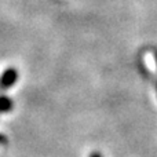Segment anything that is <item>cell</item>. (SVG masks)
<instances>
[{
  "instance_id": "cell-1",
  "label": "cell",
  "mask_w": 157,
  "mask_h": 157,
  "mask_svg": "<svg viewBox=\"0 0 157 157\" xmlns=\"http://www.w3.org/2000/svg\"><path fill=\"white\" fill-rule=\"evenodd\" d=\"M18 78V72L14 68H7L0 76V90H7L14 86Z\"/></svg>"
},
{
  "instance_id": "cell-2",
  "label": "cell",
  "mask_w": 157,
  "mask_h": 157,
  "mask_svg": "<svg viewBox=\"0 0 157 157\" xmlns=\"http://www.w3.org/2000/svg\"><path fill=\"white\" fill-rule=\"evenodd\" d=\"M11 108H13V101H11L8 97L2 95V97H0V113H4V112L11 110Z\"/></svg>"
},
{
  "instance_id": "cell-3",
  "label": "cell",
  "mask_w": 157,
  "mask_h": 157,
  "mask_svg": "<svg viewBox=\"0 0 157 157\" xmlns=\"http://www.w3.org/2000/svg\"><path fill=\"white\" fill-rule=\"evenodd\" d=\"M90 157H102V155H101V153H98V152H94V153H91V155H90Z\"/></svg>"
},
{
  "instance_id": "cell-4",
  "label": "cell",
  "mask_w": 157,
  "mask_h": 157,
  "mask_svg": "<svg viewBox=\"0 0 157 157\" xmlns=\"http://www.w3.org/2000/svg\"><path fill=\"white\" fill-rule=\"evenodd\" d=\"M3 142H6V136L3 134H0V144H3Z\"/></svg>"
},
{
  "instance_id": "cell-5",
  "label": "cell",
  "mask_w": 157,
  "mask_h": 157,
  "mask_svg": "<svg viewBox=\"0 0 157 157\" xmlns=\"http://www.w3.org/2000/svg\"><path fill=\"white\" fill-rule=\"evenodd\" d=\"M155 61H156V66H157V50L155 51Z\"/></svg>"
}]
</instances>
